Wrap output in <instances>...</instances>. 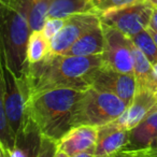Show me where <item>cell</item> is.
I'll return each instance as SVG.
<instances>
[{"label": "cell", "instance_id": "cell-19", "mask_svg": "<svg viewBox=\"0 0 157 157\" xmlns=\"http://www.w3.org/2000/svg\"><path fill=\"white\" fill-rule=\"evenodd\" d=\"M51 53L50 40L43 35L42 30L31 31L27 45V63H36L45 58Z\"/></svg>", "mask_w": 157, "mask_h": 157}, {"label": "cell", "instance_id": "cell-28", "mask_svg": "<svg viewBox=\"0 0 157 157\" xmlns=\"http://www.w3.org/2000/svg\"><path fill=\"white\" fill-rule=\"evenodd\" d=\"M126 157H152L141 151H136V152H122Z\"/></svg>", "mask_w": 157, "mask_h": 157}, {"label": "cell", "instance_id": "cell-34", "mask_svg": "<svg viewBox=\"0 0 157 157\" xmlns=\"http://www.w3.org/2000/svg\"><path fill=\"white\" fill-rule=\"evenodd\" d=\"M0 157H6L5 153H3L2 151V147H1V145H0Z\"/></svg>", "mask_w": 157, "mask_h": 157}, {"label": "cell", "instance_id": "cell-8", "mask_svg": "<svg viewBox=\"0 0 157 157\" xmlns=\"http://www.w3.org/2000/svg\"><path fill=\"white\" fill-rule=\"evenodd\" d=\"M101 24L100 16L96 13H81L65 20L61 30L50 41L51 53L63 55L86 31Z\"/></svg>", "mask_w": 157, "mask_h": 157}, {"label": "cell", "instance_id": "cell-24", "mask_svg": "<svg viewBox=\"0 0 157 157\" xmlns=\"http://www.w3.org/2000/svg\"><path fill=\"white\" fill-rule=\"evenodd\" d=\"M56 151H57L56 141L42 136L39 157H55Z\"/></svg>", "mask_w": 157, "mask_h": 157}, {"label": "cell", "instance_id": "cell-23", "mask_svg": "<svg viewBox=\"0 0 157 157\" xmlns=\"http://www.w3.org/2000/svg\"><path fill=\"white\" fill-rule=\"evenodd\" d=\"M63 25H65V20L63 18H46L42 28V33L51 41L61 30Z\"/></svg>", "mask_w": 157, "mask_h": 157}, {"label": "cell", "instance_id": "cell-9", "mask_svg": "<svg viewBox=\"0 0 157 157\" xmlns=\"http://www.w3.org/2000/svg\"><path fill=\"white\" fill-rule=\"evenodd\" d=\"M92 87L115 95L129 105L137 90V81L133 74L123 73L102 67L97 72Z\"/></svg>", "mask_w": 157, "mask_h": 157}, {"label": "cell", "instance_id": "cell-29", "mask_svg": "<svg viewBox=\"0 0 157 157\" xmlns=\"http://www.w3.org/2000/svg\"><path fill=\"white\" fill-rule=\"evenodd\" d=\"M72 157H95V147L83 151V152H81V153H78V154H75Z\"/></svg>", "mask_w": 157, "mask_h": 157}, {"label": "cell", "instance_id": "cell-1", "mask_svg": "<svg viewBox=\"0 0 157 157\" xmlns=\"http://www.w3.org/2000/svg\"><path fill=\"white\" fill-rule=\"evenodd\" d=\"M102 67V54L69 56L50 53L42 60L27 67L25 83L28 95L30 97L56 88L86 90L92 87L97 72Z\"/></svg>", "mask_w": 157, "mask_h": 157}, {"label": "cell", "instance_id": "cell-18", "mask_svg": "<svg viewBox=\"0 0 157 157\" xmlns=\"http://www.w3.org/2000/svg\"><path fill=\"white\" fill-rule=\"evenodd\" d=\"M0 145L2 147L6 157H12L15 146V137L7 120L5 110V82L1 65H0Z\"/></svg>", "mask_w": 157, "mask_h": 157}, {"label": "cell", "instance_id": "cell-20", "mask_svg": "<svg viewBox=\"0 0 157 157\" xmlns=\"http://www.w3.org/2000/svg\"><path fill=\"white\" fill-rule=\"evenodd\" d=\"M131 52L133 58V75L137 81V86H146L150 81L153 65L133 43L131 45Z\"/></svg>", "mask_w": 157, "mask_h": 157}, {"label": "cell", "instance_id": "cell-11", "mask_svg": "<svg viewBox=\"0 0 157 157\" xmlns=\"http://www.w3.org/2000/svg\"><path fill=\"white\" fill-rule=\"evenodd\" d=\"M157 105V96L148 87L137 86L130 105L117 120L122 126L130 130L136 127Z\"/></svg>", "mask_w": 157, "mask_h": 157}, {"label": "cell", "instance_id": "cell-10", "mask_svg": "<svg viewBox=\"0 0 157 157\" xmlns=\"http://www.w3.org/2000/svg\"><path fill=\"white\" fill-rule=\"evenodd\" d=\"M128 142L129 130L117 121L99 126L95 145V157H110L121 153Z\"/></svg>", "mask_w": 157, "mask_h": 157}, {"label": "cell", "instance_id": "cell-2", "mask_svg": "<svg viewBox=\"0 0 157 157\" xmlns=\"http://www.w3.org/2000/svg\"><path fill=\"white\" fill-rule=\"evenodd\" d=\"M83 92L56 88L31 95L27 101V116L42 136L57 142L73 128L74 110Z\"/></svg>", "mask_w": 157, "mask_h": 157}, {"label": "cell", "instance_id": "cell-21", "mask_svg": "<svg viewBox=\"0 0 157 157\" xmlns=\"http://www.w3.org/2000/svg\"><path fill=\"white\" fill-rule=\"evenodd\" d=\"M130 39L132 43L145 55L152 65L157 63V45L147 29H144Z\"/></svg>", "mask_w": 157, "mask_h": 157}, {"label": "cell", "instance_id": "cell-30", "mask_svg": "<svg viewBox=\"0 0 157 157\" xmlns=\"http://www.w3.org/2000/svg\"><path fill=\"white\" fill-rule=\"evenodd\" d=\"M147 30L150 31V33H151V36H152L153 40H154L155 43H156V45H157V31H155V30H151V29H148V28H147Z\"/></svg>", "mask_w": 157, "mask_h": 157}, {"label": "cell", "instance_id": "cell-22", "mask_svg": "<svg viewBox=\"0 0 157 157\" xmlns=\"http://www.w3.org/2000/svg\"><path fill=\"white\" fill-rule=\"evenodd\" d=\"M145 0H92V5L94 10L99 16L111 10L121 9V8L128 7L131 5L142 2Z\"/></svg>", "mask_w": 157, "mask_h": 157}, {"label": "cell", "instance_id": "cell-12", "mask_svg": "<svg viewBox=\"0 0 157 157\" xmlns=\"http://www.w3.org/2000/svg\"><path fill=\"white\" fill-rule=\"evenodd\" d=\"M97 130L98 127L90 125L73 127L56 142L57 150L72 157L78 153L95 147L97 141Z\"/></svg>", "mask_w": 157, "mask_h": 157}, {"label": "cell", "instance_id": "cell-25", "mask_svg": "<svg viewBox=\"0 0 157 157\" xmlns=\"http://www.w3.org/2000/svg\"><path fill=\"white\" fill-rule=\"evenodd\" d=\"M145 87H148L153 93H155L157 96V63H155V65H153L150 81H148L147 85H146Z\"/></svg>", "mask_w": 157, "mask_h": 157}, {"label": "cell", "instance_id": "cell-5", "mask_svg": "<svg viewBox=\"0 0 157 157\" xmlns=\"http://www.w3.org/2000/svg\"><path fill=\"white\" fill-rule=\"evenodd\" d=\"M5 82V110L12 133L16 137L27 120V101L29 95L25 80H20L0 56Z\"/></svg>", "mask_w": 157, "mask_h": 157}, {"label": "cell", "instance_id": "cell-27", "mask_svg": "<svg viewBox=\"0 0 157 157\" xmlns=\"http://www.w3.org/2000/svg\"><path fill=\"white\" fill-rule=\"evenodd\" d=\"M147 28L151 29V30L157 31V8L153 7V12H152V15H151L150 24H148Z\"/></svg>", "mask_w": 157, "mask_h": 157}, {"label": "cell", "instance_id": "cell-6", "mask_svg": "<svg viewBox=\"0 0 157 157\" xmlns=\"http://www.w3.org/2000/svg\"><path fill=\"white\" fill-rule=\"evenodd\" d=\"M153 6L147 0L121 9L111 10L100 15L102 24L120 30L126 37L132 38L144 29H147Z\"/></svg>", "mask_w": 157, "mask_h": 157}, {"label": "cell", "instance_id": "cell-31", "mask_svg": "<svg viewBox=\"0 0 157 157\" xmlns=\"http://www.w3.org/2000/svg\"><path fill=\"white\" fill-rule=\"evenodd\" d=\"M55 157H70L69 155H67L66 153L61 152V151H56V154H55Z\"/></svg>", "mask_w": 157, "mask_h": 157}, {"label": "cell", "instance_id": "cell-3", "mask_svg": "<svg viewBox=\"0 0 157 157\" xmlns=\"http://www.w3.org/2000/svg\"><path fill=\"white\" fill-rule=\"evenodd\" d=\"M30 33L28 21L0 2V56L20 80H25L28 67L27 45Z\"/></svg>", "mask_w": 157, "mask_h": 157}, {"label": "cell", "instance_id": "cell-7", "mask_svg": "<svg viewBox=\"0 0 157 157\" xmlns=\"http://www.w3.org/2000/svg\"><path fill=\"white\" fill-rule=\"evenodd\" d=\"M105 33V51L102 53L103 67L123 73L133 74L132 41L120 30L101 23Z\"/></svg>", "mask_w": 157, "mask_h": 157}, {"label": "cell", "instance_id": "cell-14", "mask_svg": "<svg viewBox=\"0 0 157 157\" xmlns=\"http://www.w3.org/2000/svg\"><path fill=\"white\" fill-rule=\"evenodd\" d=\"M157 138V105L132 129L129 130V142L122 152L143 151Z\"/></svg>", "mask_w": 157, "mask_h": 157}, {"label": "cell", "instance_id": "cell-4", "mask_svg": "<svg viewBox=\"0 0 157 157\" xmlns=\"http://www.w3.org/2000/svg\"><path fill=\"white\" fill-rule=\"evenodd\" d=\"M128 105L113 94L93 87L84 90L74 110L72 126H102L115 122L124 114Z\"/></svg>", "mask_w": 157, "mask_h": 157}, {"label": "cell", "instance_id": "cell-15", "mask_svg": "<svg viewBox=\"0 0 157 157\" xmlns=\"http://www.w3.org/2000/svg\"><path fill=\"white\" fill-rule=\"evenodd\" d=\"M41 138L38 127L27 116L24 126L15 137V146L12 157H39Z\"/></svg>", "mask_w": 157, "mask_h": 157}, {"label": "cell", "instance_id": "cell-16", "mask_svg": "<svg viewBox=\"0 0 157 157\" xmlns=\"http://www.w3.org/2000/svg\"><path fill=\"white\" fill-rule=\"evenodd\" d=\"M103 51H105V33H103L102 25L100 24L82 35L63 55L94 56V55H101Z\"/></svg>", "mask_w": 157, "mask_h": 157}, {"label": "cell", "instance_id": "cell-33", "mask_svg": "<svg viewBox=\"0 0 157 157\" xmlns=\"http://www.w3.org/2000/svg\"><path fill=\"white\" fill-rule=\"evenodd\" d=\"M110 157H126V156L121 152V153H117V154H115V155H112V156H110Z\"/></svg>", "mask_w": 157, "mask_h": 157}, {"label": "cell", "instance_id": "cell-26", "mask_svg": "<svg viewBox=\"0 0 157 157\" xmlns=\"http://www.w3.org/2000/svg\"><path fill=\"white\" fill-rule=\"evenodd\" d=\"M141 152L145 153V154L150 155V156H152V157H157V138L150 144V146H148L146 150H143V151H141Z\"/></svg>", "mask_w": 157, "mask_h": 157}, {"label": "cell", "instance_id": "cell-17", "mask_svg": "<svg viewBox=\"0 0 157 157\" xmlns=\"http://www.w3.org/2000/svg\"><path fill=\"white\" fill-rule=\"evenodd\" d=\"M81 13H96L92 0H50L48 18L66 20L69 16Z\"/></svg>", "mask_w": 157, "mask_h": 157}, {"label": "cell", "instance_id": "cell-32", "mask_svg": "<svg viewBox=\"0 0 157 157\" xmlns=\"http://www.w3.org/2000/svg\"><path fill=\"white\" fill-rule=\"evenodd\" d=\"M148 2L151 3V5L153 6L154 8H157V0H147Z\"/></svg>", "mask_w": 157, "mask_h": 157}, {"label": "cell", "instance_id": "cell-13", "mask_svg": "<svg viewBox=\"0 0 157 157\" xmlns=\"http://www.w3.org/2000/svg\"><path fill=\"white\" fill-rule=\"evenodd\" d=\"M0 2L22 14L28 21L31 31L42 30L48 18L50 0H0Z\"/></svg>", "mask_w": 157, "mask_h": 157}]
</instances>
